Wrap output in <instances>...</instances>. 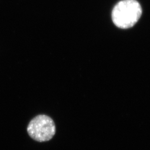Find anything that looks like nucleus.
<instances>
[{"mask_svg":"<svg viewBox=\"0 0 150 150\" xmlns=\"http://www.w3.org/2000/svg\"><path fill=\"white\" fill-rule=\"evenodd\" d=\"M142 8L136 0H122L112 12V19L117 27L126 29L134 26L142 15Z\"/></svg>","mask_w":150,"mask_h":150,"instance_id":"nucleus-1","label":"nucleus"},{"mask_svg":"<svg viewBox=\"0 0 150 150\" xmlns=\"http://www.w3.org/2000/svg\"><path fill=\"white\" fill-rule=\"evenodd\" d=\"M27 130L32 139L38 142H45L54 137L56 126L50 117L41 115L32 119L27 126Z\"/></svg>","mask_w":150,"mask_h":150,"instance_id":"nucleus-2","label":"nucleus"}]
</instances>
